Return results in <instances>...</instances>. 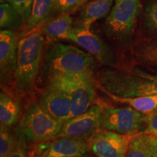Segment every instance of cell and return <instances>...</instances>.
<instances>
[{
    "label": "cell",
    "mask_w": 157,
    "mask_h": 157,
    "mask_svg": "<svg viewBox=\"0 0 157 157\" xmlns=\"http://www.w3.org/2000/svg\"><path fill=\"white\" fill-rule=\"evenodd\" d=\"M96 87L121 98L157 95V74L135 68H104L96 74Z\"/></svg>",
    "instance_id": "6da1fadb"
},
{
    "label": "cell",
    "mask_w": 157,
    "mask_h": 157,
    "mask_svg": "<svg viewBox=\"0 0 157 157\" xmlns=\"http://www.w3.org/2000/svg\"><path fill=\"white\" fill-rule=\"evenodd\" d=\"M151 138V135L139 133L129 144L125 157H153L150 146Z\"/></svg>",
    "instance_id": "44dd1931"
},
{
    "label": "cell",
    "mask_w": 157,
    "mask_h": 157,
    "mask_svg": "<svg viewBox=\"0 0 157 157\" xmlns=\"http://www.w3.org/2000/svg\"><path fill=\"white\" fill-rule=\"evenodd\" d=\"M141 9L142 0H114L104 23L108 36L119 44H128L134 35Z\"/></svg>",
    "instance_id": "277c9868"
},
{
    "label": "cell",
    "mask_w": 157,
    "mask_h": 157,
    "mask_svg": "<svg viewBox=\"0 0 157 157\" xmlns=\"http://www.w3.org/2000/svg\"><path fill=\"white\" fill-rule=\"evenodd\" d=\"M87 0H55L58 13L72 14L83 6Z\"/></svg>",
    "instance_id": "d4e9b609"
},
{
    "label": "cell",
    "mask_w": 157,
    "mask_h": 157,
    "mask_svg": "<svg viewBox=\"0 0 157 157\" xmlns=\"http://www.w3.org/2000/svg\"><path fill=\"white\" fill-rule=\"evenodd\" d=\"M97 60L87 52L63 43H52L44 56V69L48 78L55 76H71L92 74Z\"/></svg>",
    "instance_id": "3957f363"
},
{
    "label": "cell",
    "mask_w": 157,
    "mask_h": 157,
    "mask_svg": "<svg viewBox=\"0 0 157 157\" xmlns=\"http://www.w3.org/2000/svg\"><path fill=\"white\" fill-rule=\"evenodd\" d=\"M56 13L55 0H34L30 17L25 25V34L40 29L53 19Z\"/></svg>",
    "instance_id": "9a60e30c"
},
{
    "label": "cell",
    "mask_w": 157,
    "mask_h": 157,
    "mask_svg": "<svg viewBox=\"0 0 157 157\" xmlns=\"http://www.w3.org/2000/svg\"><path fill=\"white\" fill-rule=\"evenodd\" d=\"M25 25L19 13L13 6L7 2L0 5V27L2 30L18 29Z\"/></svg>",
    "instance_id": "ffe728a7"
},
{
    "label": "cell",
    "mask_w": 157,
    "mask_h": 157,
    "mask_svg": "<svg viewBox=\"0 0 157 157\" xmlns=\"http://www.w3.org/2000/svg\"><path fill=\"white\" fill-rule=\"evenodd\" d=\"M114 0H90L78 15V26L90 29L94 22L107 17L112 8Z\"/></svg>",
    "instance_id": "2e32d148"
},
{
    "label": "cell",
    "mask_w": 157,
    "mask_h": 157,
    "mask_svg": "<svg viewBox=\"0 0 157 157\" xmlns=\"http://www.w3.org/2000/svg\"><path fill=\"white\" fill-rule=\"evenodd\" d=\"M46 42L40 29L25 34L19 40L13 82L20 94L27 95L34 89Z\"/></svg>",
    "instance_id": "7a4b0ae2"
},
{
    "label": "cell",
    "mask_w": 157,
    "mask_h": 157,
    "mask_svg": "<svg viewBox=\"0 0 157 157\" xmlns=\"http://www.w3.org/2000/svg\"><path fill=\"white\" fill-rule=\"evenodd\" d=\"M7 157H27L25 137L18 133L15 148Z\"/></svg>",
    "instance_id": "4316f807"
},
{
    "label": "cell",
    "mask_w": 157,
    "mask_h": 157,
    "mask_svg": "<svg viewBox=\"0 0 157 157\" xmlns=\"http://www.w3.org/2000/svg\"><path fill=\"white\" fill-rule=\"evenodd\" d=\"M48 85L66 90L71 96V118L87 111L94 103L96 84L92 74L55 76L48 78Z\"/></svg>",
    "instance_id": "8992f818"
},
{
    "label": "cell",
    "mask_w": 157,
    "mask_h": 157,
    "mask_svg": "<svg viewBox=\"0 0 157 157\" xmlns=\"http://www.w3.org/2000/svg\"><path fill=\"white\" fill-rule=\"evenodd\" d=\"M138 134L124 135L98 129L87 140L88 148L98 157H125L129 144Z\"/></svg>",
    "instance_id": "9c48e42d"
},
{
    "label": "cell",
    "mask_w": 157,
    "mask_h": 157,
    "mask_svg": "<svg viewBox=\"0 0 157 157\" xmlns=\"http://www.w3.org/2000/svg\"><path fill=\"white\" fill-rule=\"evenodd\" d=\"M19 104L5 93L0 94V122L1 124L11 127L19 117Z\"/></svg>",
    "instance_id": "d6986e66"
},
{
    "label": "cell",
    "mask_w": 157,
    "mask_h": 157,
    "mask_svg": "<svg viewBox=\"0 0 157 157\" xmlns=\"http://www.w3.org/2000/svg\"><path fill=\"white\" fill-rule=\"evenodd\" d=\"M142 23L144 37L157 36V0L149 2L145 7Z\"/></svg>",
    "instance_id": "7402d4cb"
},
{
    "label": "cell",
    "mask_w": 157,
    "mask_h": 157,
    "mask_svg": "<svg viewBox=\"0 0 157 157\" xmlns=\"http://www.w3.org/2000/svg\"><path fill=\"white\" fill-rule=\"evenodd\" d=\"M7 2L13 6L24 21L25 25L30 17L34 0H1V3Z\"/></svg>",
    "instance_id": "cb8c5ba5"
},
{
    "label": "cell",
    "mask_w": 157,
    "mask_h": 157,
    "mask_svg": "<svg viewBox=\"0 0 157 157\" xmlns=\"http://www.w3.org/2000/svg\"><path fill=\"white\" fill-rule=\"evenodd\" d=\"M18 42L16 34L11 30L0 32V75L2 85L14 80L17 67Z\"/></svg>",
    "instance_id": "4fadbf2b"
},
{
    "label": "cell",
    "mask_w": 157,
    "mask_h": 157,
    "mask_svg": "<svg viewBox=\"0 0 157 157\" xmlns=\"http://www.w3.org/2000/svg\"><path fill=\"white\" fill-rule=\"evenodd\" d=\"M131 56L135 63L157 74V36L137 39L131 46Z\"/></svg>",
    "instance_id": "5bb4252c"
},
{
    "label": "cell",
    "mask_w": 157,
    "mask_h": 157,
    "mask_svg": "<svg viewBox=\"0 0 157 157\" xmlns=\"http://www.w3.org/2000/svg\"><path fill=\"white\" fill-rule=\"evenodd\" d=\"M66 39L81 46L99 63L108 68L120 67L115 51L90 29L82 26L73 27Z\"/></svg>",
    "instance_id": "ba28073f"
},
{
    "label": "cell",
    "mask_w": 157,
    "mask_h": 157,
    "mask_svg": "<svg viewBox=\"0 0 157 157\" xmlns=\"http://www.w3.org/2000/svg\"><path fill=\"white\" fill-rule=\"evenodd\" d=\"M73 19L70 14L61 13L41 27L40 31L46 41L54 42L58 39H66L73 28Z\"/></svg>",
    "instance_id": "e0dca14e"
},
{
    "label": "cell",
    "mask_w": 157,
    "mask_h": 157,
    "mask_svg": "<svg viewBox=\"0 0 157 157\" xmlns=\"http://www.w3.org/2000/svg\"><path fill=\"white\" fill-rule=\"evenodd\" d=\"M146 130L143 133L157 137V109L153 112L146 115Z\"/></svg>",
    "instance_id": "484cf974"
},
{
    "label": "cell",
    "mask_w": 157,
    "mask_h": 157,
    "mask_svg": "<svg viewBox=\"0 0 157 157\" xmlns=\"http://www.w3.org/2000/svg\"><path fill=\"white\" fill-rule=\"evenodd\" d=\"M87 141L67 137H55L38 143L33 157H81L88 151Z\"/></svg>",
    "instance_id": "8fae6325"
},
{
    "label": "cell",
    "mask_w": 157,
    "mask_h": 157,
    "mask_svg": "<svg viewBox=\"0 0 157 157\" xmlns=\"http://www.w3.org/2000/svg\"><path fill=\"white\" fill-rule=\"evenodd\" d=\"M112 101L127 104L139 112L148 115L157 109V95L136 98H121L110 93H104Z\"/></svg>",
    "instance_id": "ac0fdd59"
},
{
    "label": "cell",
    "mask_w": 157,
    "mask_h": 157,
    "mask_svg": "<svg viewBox=\"0 0 157 157\" xmlns=\"http://www.w3.org/2000/svg\"><path fill=\"white\" fill-rule=\"evenodd\" d=\"M99 117L98 129L113 131L120 134L136 135L146 123V114L130 106L116 107L103 105Z\"/></svg>",
    "instance_id": "52a82bcc"
},
{
    "label": "cell",
    "mask_w": 157,
    "mask_h": 157,
    "mask_svg": "<svg viewBox=\"0 0 157 157\" xmlns=\"http://www.w3.org/2000/svg\"><path fill=\"white\" fill-rule=\"evenodd\" d=\"M38 103L51 117L63 124L71 118V96L61 88L48 84Z\"/></svg>",
    "instance_id": "7c38bea8"
},
{
    "label": "cell",
    "mask_w": 157,
    "mask_h": 157,
    "mask_svg": "<svg viewBox=\"0 0 157 157\" xmlns=\"http://www.w3.org/2000/svg\"><path fill=\"white\" fill-rule=\"evenodd\" d=\"M10 127L1 124L0 128V157H7L15 148L17 137L12 133Z\"/></svg>",
    "instance_id": "603a6c76"
},
{
    "label": "cell",
    "mask_w": 157,
    "mask_h": 157,
    "mask_svg": "<svg viewBox=\"0 0 157 157\" xmlns=\"http://www.w3.org/2000/svg\"><path fill=\"white\" fill-rule=\"evenodd\" d=\"M63 124L47 113L39 103H32L23 116L18 133L25 140L40 143L56 137Z\"/></svg>",
    "instance_id": "5b68a950"
},
{
    "label": "cell",
    "mask_w": 157,
    "mask_h": 157,
    "mask_svg": "<svg viewBox=\"0 0 157 157\" xmlns=\"http://www.w3.org/2000/svg\"><path fill=\"white\" fill-rule=\"evenodd\" d=\"M101 109V103H94L87 111L64 122L56 137L87 141L98 129Z\"/></svg>",
    "instance_id": "30bf717a"
},
{
    "label": "cell",
    "mask_w": 157,
    "mask_h": 157,
    "mask_svg": "<svg viewBox=\"0 0 157 157\" xmlns=\"http://www.w3.org/2000/svg\"><path fill=\"white\" fill-rule=\"evenodd\" d=\"M150 146L151 149L152 156L157 157V137L151 135L150 141Z\"/></svg>",
    "instance_id": "83f0119b"
}]
</instances>
